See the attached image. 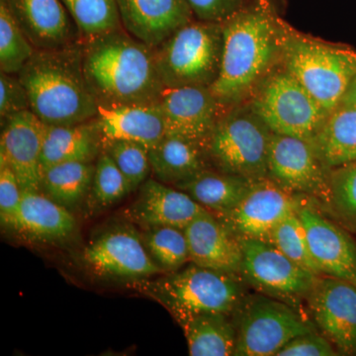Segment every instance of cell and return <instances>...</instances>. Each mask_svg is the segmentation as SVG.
<instances>
[{"mask_svg":"<svg viewBox=\"0 0 356 356\" xmlns=\"http://www.w3.org/2000/svg\"><path fill=\"white\" fill-rule=\"evenodd\" d=\"M281 60L280 18L259 3L245 7L222 23L221 67L211 91L225 110L247 103Z\"/></svg>","mask_w":356,"mask_h":356,"instance_id":"cell-1","label":"cell"},{"mask_svg":"<svg viewBox=\"0 0 356 356\" xmlns=\"http://www.w3.org/2000/svg\"><path fill=\"white\" fill-rule=\"evenodd\" d=\"M84 76L98 106L159 103L163 86L154 48L125 29L81 42Z\"/></svg>","mask_w":356,"mask_h":356,"instance_id":"cell-2","label":"cell"},{"mask_svg":"<svg viewBox=\"0 0 356 356\" xmlns=\"http://www.w3.org/2000/svg\"><path fill=\"white\" fill-rule=\"evenodd\" d=\"M17 76L30 110L47 125H74L97 115V102L84 76L81 41L35 51Z\"/></svg>","mask_w":356,"mask_h":356,"instance_id":"cell-3","label":"cell"},{"mask_svg":"<svg viewBox=\"0 0 356 356\" xmlns=\"http://www.w3.org/2000/svg\"><path fill=\"white\" fill-rule=\"evenodd\" d=\"M245 284L242 276L192 262L154 280L129 283L133 289L165 307L180 327L201 314L235 315L247 297Z\"/></svg>","mask_w":356,"mask_h":356,"instance_id":"cell-4","label":"cell"},{"mask_svg":"<svg viewBox=\"0 0 356 356\" xmlns=\"http://www.w3.org/2000/svg\"><path fill=\"white\" fill-rule=\"evenodd\" d=\"M280 33L281 65L331 113L356 74L351 49L306 36L281 19Z\"/></svg>","mask_w":356,"mask_h":356,"instance_id":"cell-5","label":"cell"},{"mask_svg":"<svg viewBox=\"0 0 356 356\" xmlns=\"http://www.w3.org/2000/svg\"><path fill=\"white\" fill-rule=\"evenodd\" d=\"M222 24L192 20L154 48L156 69L165 88H210L219 76Z\"/></svg>","mask_w":356,"mask_h":356,"instance_id":"cell-6","label":"cell"},{"mask_svg":"<svg viewBox=\"0 0 356 356\" xmlns=\"http://www.w3.org/2000/svg\"><path fill=\"white\" fill-rule=\"evenodd\" d=\"M271 134L250 103L224 110L207 144L211 165L252 181L267 178Z\"/></svg>","mask_w":356,"mask_h":356,"instance_id":"cell-7","label":"cell"},{"mask_svg":"<svg viewBox=\"0 0 356 356\" xmlns=\"http://www.w3.org/2000/svg\"><path fill=\"white\" fill-rule=\"evenodd\" d=\"M248 103L271 132L310 143L330 115L282 65Z\"/></svg>","mask_w":356,"mask_h":356,"instance_id":"cell-8","label":"cell"},{"mask_svg":"<svg viewBox=\"0 0 356 356\" xmlns=\"http://www.w3.org/2000/svg\"><path fill=\"white\" fill-rule=\"evenodd\" d=\"M234 317L236 356H276L294 337L315 331L301 312L261 293L245 297Z\"/></svg>","mask_w":356,"mask_h":356,"instance_id":"cell-9","label":"cell"},{"mask_svg":"<svg viewBox=\"0 0 356 356\" xmlns=\"http://www.w3.org/2000/svg\"><path fill=\"white\" fill-rule=\"evenodd\" d=\"M238 240L243 250L241 276L245 284L300 311L318 275L295 264L270 243L254 238Z\"/></svg>","mask_w":356,"mask_h":356,"instance_id":"cell-10","label":"cell"},{"mask_svg":"<svg viewBox=\"0 0 356 356\" xmlns=\"http://www.w3.org/2000/svg\"><path fill=\"white\" fill-rule=\"evenodd\" d=\"M330 168L318 158L313 145L290 136L271 134L267 178L293 195L324 203L329 200Z\"/></svg>","mask_w":356,"mask_h":356,"instance_id":"cell-11","label":"cell"},{"mask_svg":"<svg viewBox=\"0 0 356 356\" xmlns=\"http://www.w3.org/2000/svg\"><path fill=\"white\" fill-rule=\"evenodd\" d=\"M81 259L99 277L134 281L163 273L147 252L142 236L133 227H112L84 247Z\"/></svg>","mask_w":356,"mask_h":356,"instance_id":"cell-12","label":"cell"},{"mask_svg":"<svg viewBox=\"0 0 356 356\" xmlns=\"http://www.w3.org/2000/svg\"><path fill=\"white\" fill-rule=\"evenodd\" d=\"M314 323L339 355H356V285L318 275L308 298Z\"/></svg>","mask_w":356,"mask_h":356,"instance_id":"cell-13","label":"cell"},{"mask_svg":"<svg viewBox=\"0 0 356 356\" xmlns=\"http://www.w3.org/2000/svg\"><path fill=\"white\" fill-rule=\"evenodd\" d=\"M303 197L283 191L268 178H262L254 180L242 201L219 220L238 238L268 243L274 229L298 209Z\"/></svg>","mask_w":356,"mask_h":356,"instance_id":"cell-14","label":"cell"},{"mask_svg":"<svg viewBox=\"0 0 356 356\" xmlns=\"http://www.w3.org/2000/svg\"><path fill=\"white\" fill-rule=\"evenodd\" d=\"M313 200L304 196L297 214L305 228L312 257L321 273L356 285L355 235L334 219L323 214Z\"/></svg>","mask_w":356,"mask_h":356,"instance_id":"cell-15","label":"cell"},{"mask_svg":"<svg viewBox=\"0 0 356 356\" xmlns=\"http://www.w3.org/2000/svg\"><path fill=\"white\" fill-rule=\"evenodd\" d=\"M159 106L165 134L179 136L206 147L225 110L207 86L165 88Z\"/></svg>","mask_w":356,"mask_h":356,"instance_id":"cell-16","label":"cell"},{"mask_svg":"<svg viewBox=\"0 0 356 356\" xmlns=\"http://www.w3.org/2000/svg\"><path fill=\"white\" fill-rule=\"evenodd\" d=\"M47 124L31 110L1 121L0 159L13 168L23 191H41V156Z\"/></svg>","mask_w":356,"mask_h":356,"instance_id":"cell-17","label":"cell"},{"mask_svg":"<svg viewBox=\"0 0 356 356\" xmlns=\"http://www.w3.org/2000/svg\"><path fill=\"white\" fill-rule=\"evenodd\" d=\"M204 211L205 208L184 191L149 178L140 187L139 195L126 211V217L143 229L165 226L184 229Z\"/></svg>","mask_w":356,"mask_h":356,"instance_id":"cell-18","label":"cell"},{"mask_svg":"<svg viewBox=\"0 0 356 356\" xmlns=\"http://www.w3.org/2000/svg\"><path fill=\"white\" fill-rule=\"evenodd\" d=\"M192 264L241 276L243 250L234 235L209 211H204L184 229Z\"/></svg>","mask_w":356,"mask_h":356,"instance_id":"cell-19","label":"cell"},{"mask_svg":"<svg viewBox=\"0 0 356 356\" xmlns=\"http://www.w3.org/2000/svg\"><path fill=\"white\" fill-rule=\"evenodd\" d=\"M117 4L124 29L153 48L194 20L185 0H117Z\"/></svg>","mask_w":356,"mask_h":356,"instance_id":"cell-20","label":"cell"},{"mask_svg":"<svg viewBox=\"0 0 356 356\" xmlns=\"http://www.w3.org/2000/svg\"><path fill=\"white\" fill-rule=\"evenodd\" d=\"M36 50H53L79 41L76 24L60 0H6Z\"/></svg>","mask_w":356,"mask_h":356,"instance_id":"cell-21","label":"cell"},{"mask_svg":"<svg viewBox=\"0 0 356 356\" xmlns=\"http://www.w3.org/2000/svg\"><path fill=\"white\" fill-rule=\"evenodd\" d=\"M76 226L72 212L43 191H23L10 231L31 242L53 245L69 240Z\"/></svg>","mask_w":356,"mask_h":356,"instance_id":"cell-22","label":"cell"},{"mask_svg":"<svg viewBox=\"0 0 356 356\" xmlns=\"http://www.w3.org/2000/svg\"><path fill=\"white\" fill-rule=\"evenodd\" d=\"M102 140H127L147 149L165 135V120L159 103L152 105L97 107L95 117Z\"/></svg>","mask_w":356,"mask_h":356,"instance_id":"cell-23","label":"cell"},{"mask_svg":"<svg viewBox=\"0 0 356 356\" xmlns=\"http://www.w3.org/2000/svg\"><path fill=\"white\" fill-rule=\"evenodd\" d=\"M102 152V137L95 118L74 125H47L41 156L42 175L60 163H95Z\"/></svg>","mask_w":356,"mask_h":356,"instance_id":"cell-24","label":"cell"},{"mask_svg":"<svg viewBox=\"0 0 356 356\" xmlns=\"http://www.w3.org/2000/svg\"><path fill=\"white\" fill-rule=\"evenodd\" d=\"M152 173L163 184H181L211 168L207 147L179 136L168 135L149 149Z\"/></svg>","mask_w":356,"mask_h":356,"instance_id":"cell-25","label":"cell"},{"mask_svg":"<svg viewBox=\"0 0 356 356\" xmlns=\"http://www.w3.org/2000/svg\"><path fill=\"white\" fill-rule=\"evenodd\" d=\"M252 182L247 178L208 168L175 187L221 219L242 201Z\"/></svg>","mask_w":356,"mask_h":356,"instance_id":"cell-26","label":"cell"},{"mask_svg":"<svg viewBox=\"0 0 356 356\" xmlns=\"http://www.w3.org/2000/svg\"><path fill=\"white\" fill-rule=\"evenodd\" d=\"M329 168L356 161V108L341 103L311 143Z\"/></svg>","mask_w":356,"mask_h":356,"instance_id":"cell-27","label":"cell"},{"mask_svg":"<svg viewBox=\"0 0 356 356\" xmlns=\"http://www.w3.org/2000/svg\"><path fill=\"white\" fill-rule=\"evenodd\" d=\"M232 316L201 314L182 325L191 356L235 355L236 327Z\"/></svg>","mask_w":356,"mask_h":356,"instance_id":"cell-28","label":"cell"},{"mask_svg":"<svg viewBox=\"0 0 356 356\" xmlns=\"http://www.w3.org/2000/svg\"><path fill=\"white\" fill-rule=\"evenodd\" d=\"M95 163L70 161L51 166L42 177L41 191L67 210L88 199L95 177Z\"/></svg>","mask_w":356,"mask_h":356,"instance_id":"cell-29","label":"cell"},{"mask_svg":"<svg viewBox=\"0 0 356 356\" xmlns=\"http://www.w3.org/2000/svg\"><path fill=\"white\" fill-rule=\"evenodd\" d=\"M74 21L79 41L123 29L117 0H60Z\"/></svg>","mask_w":356,"mask_h":356,"instance_id":"cell-30","label":"cell"},{"mask_svg":"<svg viewBox=\"0 0 356 356\" xmlns=\"http://www.w3.org/2000/svg\"><path fill=\"white\" fill-rule=\"evenodd\" d=\"M325 209L356 236V161L330 168L329 200Z\"/></svg>","mask_w":356,"mask_h":356,"instance_id":"cell-31","label":"cell"},{"mask_svg":"<svg viewBox=\"0 0 356 356\" xmlns=\"http://www.w3.org/2000/svg\"><path fill=\"white\" fill-rule=\"evenodd\" d=\"M140 236L147 252L163 273L177 270L191 261L184 229L175 227H153L144 229Z\"/></svg>","mask_w":356,"mask_h":356,"instance_id":"cell-32","label":"cell"},{"mask_svg":"<svg viewBox=\"0 0 356 356\" xmlns=\"http://www.w3.org/2000/svg\"><path fill=\"white\" fill-rule=\"evenodd\" d=\"M35 51L6 0H0V70L17 74Z\"/></svg>","mask_w":356,"mask_h":356,"instance_id":"cell-33","label":"cell"},{"mask_svg":"<svg viewBox=\"0 0 356 356\" xmlns=\"http://www.w3.org/2000/svg\"><path fill=\"white\" fill-rule=\"evenodd\" d=\"M133 191L113 159L102 151L96 159L95 177L86 199L90 213L100 212L125 198Z\"/></svg>","mask_w":356,"mask_h":356,"instance_id":"cell-34","label":"cell"},{"mask_svg":"<svg viewBox=\"0 0 356 356\" xmlns=\"http://www.w3.org/2000/svg\"><path fill=\"white\" fill-rule=\"evenodd\" d=\"M268 243L299 266L316 275H322L312 257L305 228L297 214V210L290 213L277 225Z\"/></svg>","mask_w":356,"mask_h":356,"instance_id":"cell-35","label":"cell"},{"mask_svg":"<svg viewBox=\"0 0 356 356\" xmlns=\"http://www.w3.org/2000/svg\"><path fill=\"white\" fill-rule=\"evenodd\" d=\"M102 151L113 159L133 191L149 179L152 165L147 147L127 140H102Z\"/></svg>","mask_w":356,"mask_h":356,"instance_id":"cell-36","label":"cell"},{"mask_svg":"<svg viewBox=\"0 0 356 356\" xmlns=\"http://www.w3.org/2000/svg\"><path fill=\"white\" fill-rule=\"evenodd\" d=\"M22 195V187L13 168L0 159V218L2 227L9 231L19 209Z\"/></svg>","mask_w":356,"mask_h":356,"instance_id":"cell-37","label":"cell"},{"mask_svg":"<svg viewBox=\"0 0 356 356\" xmlns=\"http://www.w3.org/2000/svg\"><path fill=\"white\" fill-rule=\"evenodd\" d=\"M30 109L27 91L17 74H0V119Z\"/></svg>","mask_w":356,"mask_h":356,"instance_id":"cell-38","label":"cell"},{"mask_svg":"<svg viewBox=\"0 0 356 356\" xmlns=\"http://www.w3.org/2000/svg\"><path fill=\"white\" fill-rule=\"evenodd\" d=\"M194 18L206 22H226L232 16L245 8V0H185Z\"/></svg>","mask_w":356,"mask_h":356,"instance_id":"cell-39","label":"cell"},{"mask_svg":"<svg viewBox=\"0 0 356 356\" xmlns=\"http://www.w3.org/2000/svg\"><path fill=\"white\" fill-rule=\"evenodd\" d=\"M339 355L331 341L323 334L313 331L294 337L285 344L276 356H332Z\"/></svg>","mask_w":356,"mask_h":356,"instance_id":"cell-40","label":"cell"},{"mask_svg":"<svg viewBox=\"0 0 356 356\" xmlns=\"http://www.w3.org/2000/svg\"><path fill=\"white\" fill-rule=\"evenodd\" d=\"M341 103L350 105V106H353L356 108V74L353 76V79H351L350 86L346 89Z\"/></svg>","mask_w":356,"mask_h":356,"instance_id":"cell-41","label":"cell"},{"mask_svg":"<svg viewBox=\"0 0 356 356\" xmlns=\"http://www.w3.org/2000/svg\"><path fill=\"white\" fill-rule=\"evenodd\" d=\"M259 3L261 4V6L266 7V8H269L268 1H267V0H259Z\"/></svg>","mask_w":356,"mask_h":356,"instance_id":"cell-42","label":"cell"},{"mask_svg":"<svg viewBox=\"0 0 356 356\" xmlns=\"http://www.w3.org/2000/svg\"><path fill=\"white\" fill-rule=\"evenodd\" d=\"M350 51H351V57H353V62H355V65L356 67V51L353 50V49H351Z\"/></svg>","mask_w":356,"mask_h":356,"instance_id":"cell-43","label":"cell"}]
</instances>
